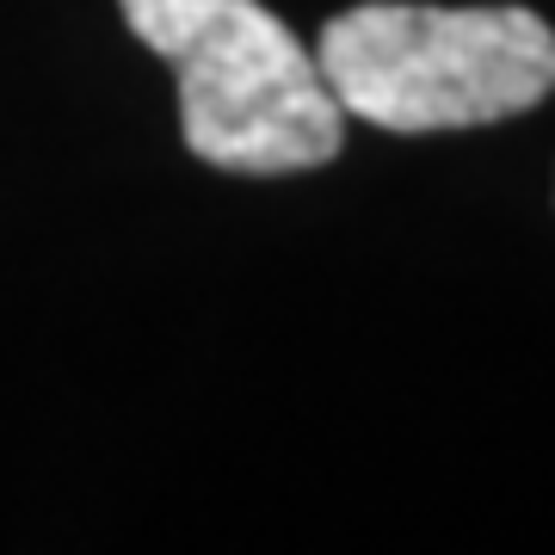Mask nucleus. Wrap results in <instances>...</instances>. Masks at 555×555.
<instances>
[{
    "mask_svg": "<svg viewBox=\"0 0 555 555\" xmlns=\"http://www.w3.org/2000/svg\"><path fill=\"white\" fill-rule=\"evenodd\" d=\"M315 62L352 118L433 137L518 118L550 100L555 31L531 7L364 0L321 25Z\"/></svg>",
    "mask_w": 555,
    "mask_h": 555,
    "instance_id": "f257e3e1",
    "label": "nucleus"
},
{
    "mask_svg": "<svg viewBox=\"0 0 555 555\" xmlns=\"http://www.w3.org/2000/svg\"><path fill=\"white\" fill-rule=\"evenodd\" d=\"M130 31L179 75L185 149L222 173H302L339 155L346 105L315 50L259 0H118Z\"/></svg>",
    "mask_w": 555,
    "mask_h": 555,
    "instance_id": "f03ea898",
    "label": "nucleus"
}]
</instances>
